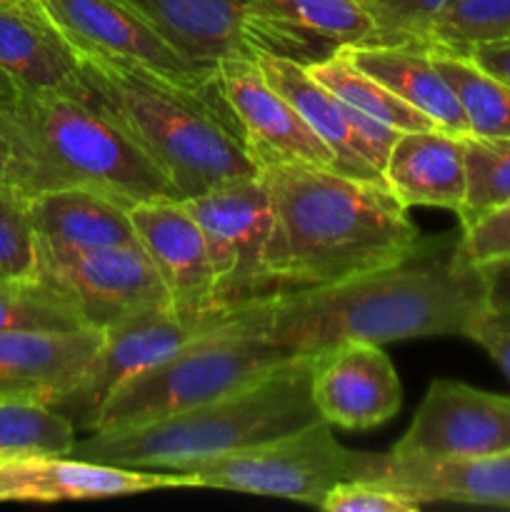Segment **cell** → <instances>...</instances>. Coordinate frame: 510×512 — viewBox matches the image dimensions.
<instances>
[{
	"mask_svg": "<svg viewBox=\"0 0 510 512\" xmlns=\"http://www.w3.org/2000/svg\"><path fill=\"white\" fill-rule=\"evenodd\" d=\"M5 460H8V458H5V455H0V475H3V465H5Z\"/></svg>",
	"mask_w": 510,
	"mask_h": 512,
	"instance_id": "60d3db41",
	"label": "cell"
},
{
	"mask_svg": "<svg viewBox=\"0 0 510 512\" xmlns=\"http://www.w3.org/2000/svg\"><path fill=\"white\" fill-rule=\"evenodd\" d=\"M383 178L403 208L435 205L458 213L465 200L463 138L440 128L400 130Z\"/></svg>",
	"mask_w": 510,
	"mask_h": 512,
	"instance_id": "603a6c76",
	"label": "cell"
},
{
	"mask_svg": "<svg viewBox=\"0 0 510 512\" xmlns=\"http://www.w3.org/2000/svg\"><path fill=\"white\" fill-rule=\"evenodd\" d=\"M380 460L383 455L343 448L335 440L333 425L315 420L283 438L213 458L188 460L173 470L190 475L198 488L268 495L320 508L335 485L368 480Z\"/></svg>",
	"mask_w": 510,
	"mask_h": 512,
	"instance_id": "52a82bcc",
	"label": "cell"
},
{
	"mask_svg": "<svg viewBox=\"0 0 510 512\" xmlns=\"http://www.w3.org/2000/svg\"><path fill=\"white\" fill-rule=\"evenodd\" d=\"M510 450V398L458 380H433L390 458H480Z\"/></svg>",
	"mask_w": 510,
	"mask_h": 512,
	"instance_id": "8fae6325",
	"label": "cell"
},
{
	"mask_svg": "<svg viewBox=\"0 0 510 512\" xmlns=\"http://www.w3.org/2000/svg\"><path fill=\"white\" fill-rule=\"evenodd\" d=\"M75 425L58 410L40 403L0 398V455H70Z\"/></svg>",
	"mask_w": 510,
	"mask_h": 512,
	"instance_id": "83f0119b",
	"label": "cell"
},
{
	"mask_svg": "<svg viewBox=\"0 0 510 512\" xmlns=\"http://www.w3.org/2000/svg\"><path fill=\"white\" fill-rule=\"evenodd\" d=\"M0 280H38V240L30 198L8 183H0Z\"/></svg>",
	"mask_w": 510,
	"mask_h": 512,
	"instance_id": "1f68e13d",
	"label": "cell"
},
{
	"mask_svg": "<svg viewBox=\"0 0 510 512\" xmlns=\"http://www.w3.org/2000/svg\"><path fill=\"white\" fill-rule=\"evenodd\" d=\"M5 183L35 198L60 188H90L118 203L180 200L168 175L123 125L83 95H18L0 115Z\"/></svg>",
	"mask_w": 510,
	"mask_h": 512,
	"instance_id": "277c9868",
	"label": "cell"
},
{
	"mask_svg": "<svg viewBox=\"0 0 510 512\" xmlns=\"http://www.w3.org/2000/svg\"><path fill=\"white\" fill-rule=\"evenodd\" d=\"M483 308V273L463 258L460 235L420 240L398 263L338 283L260 298L265 338L283 355H315L343 340L465 335Z\"/></svg>",
	"mask_w": 510,
	"mask_h": 512,
	"instance_id": "6da1fadb",
	"label": "cell"
},
{
	"mask_svg": "<svg viewBox=\"0 0 510 512\" xmlns=\"http://www.w3.org/2000/svg\"><path fill=\"white\" fill-rule=\"evenodd\" d=\"M163 488H198V483L178 470L123 468L73 455L8 458L0 475V500L28 503L120 498Z\"/></svg>",
	"mask_w": 510,
	"mask_h": 512,
	"instance_id": "e0dca14e",
	"label": "cell"
},
{
	"mask_svg": "<svg viewBox=\"0 0 510 512\" xmlns=\"http://www.w3.org/2000/svg\"><path fill=\"white\" fill-rule=\"evenodd\" d=\"M310 390L320 418L345 430L375 428L403 405L393 363L368 340H343L318 353Z\"/></svg>",
	"mask_w": 510,
	"mask_h": 512,
	"instance_id": "2e32d148",
	"label": "cell"
},
{
	"mask_svg": "<svg viewBox=\"0 0 510 512\" xmlns=\"http://www.w3.org/2000/svg\"><path fill=\"white\" fill-rule=\"evenodd\" d=\"M465 338L478 343L510 380V308H488L485 305L470 323Z\"/></svg>",
	"mask_w": 510,
	"mask_h": 512,
	"instance_id": "d590c367",
	"label": "cell"
},
{
	"mask_svg": "<svg viewBox=\"0 0 510 512\" xmlns=\"http://www.w3.org/2000/svg\"><path fill=\"white\" fill-rule=\"evenodd\" d=\"M315 355H290L263 378L235 393L135 428L98 430L75 440L73 458L123 468L173 470L188 460L213 458L268 443L323 420L313 403Z\"/></svg>",
	"mask_w": 510,
	"mask_h": 512,
	"instance_id": "5b68a950",
	"label": "cell"
},
{
	"mask_svg": "<svg viewBox=\"0 0 510 512\" xmlns=\"http://www.w3.org/2000/svg\"><path fill=\"white\" fill-rule=\"evenodd\" d=\"M460 253L468 263L483 265L510 255V203L490 210L460 230Z\"/></svg>",
	"mask_w": 510,
	"mask_h": 512,
	"instance_id": "e575fe53",
	"label": "cell"
},
{
	"mask_svg": "<svg viewBox=\"0 0 510 512\" xmlns=\"http://www.w3.org/2000/svg\"><path fill=\"white\" fill-rule=\"evenodd\" d=\"M0 70L20 95H83V58L38 0H0Z\"/></svg>",
	"mask_w": 510,
	"mask_h": 512,
	"instance_id": "d6986e66",
	"label": "cell"
},
{
	"mask_svg": "<svg viewBox=\"0 0 510 512\" xmlns=\"http://www.w3.org/2000/svg\"><path fill=\"white\" fill-rule=\"evenodd\" d=\"M273 225L263 265L273 290L328 285L398 263L420 243L388 185L308 163L260 168Z\"/></svg>",
	"mask_w": 510,
	"mask_h": 512,
	"instance_id": "7a4b0ae2",
	"label": "cell"
},
{
	"mask_svg": "<svg viewBox=\"0 0 510 512\" xmlns=\"http://www.w3.org/2000/svg\"><path fill=\"white\" fill-rule=\"evenodd\" d=\"M345 53L363 73L420 110L435 128L458 138L470 135L463 108L435 65L430 45H350Z\"/></svg>",
	"mask_w": 510,
	"mask_h": 512,
	"instance_id": "d4e9b609",
	"label": "cell"
},
{
	"mask_svg": "<svg viewBox=\"0 0 510 512\" xmlns=\"http://www.w3.org/2000/svg\"><path fill=\"white\" fill-rule=\"evenodd\" d=\"M508 38L510 0H458L440 13L428 30V45L455 53Z\"/></svg>",
	"mask_w": 510,
	"mask_h": 512,
	"instance_id": "f546056e",
	"label": "cell"
},
{
	"mask_svg": "<svg viewBox=\"0 0 510 512\" xmlns=\"http://www.w3.org/2000/svg\"><path fill=\"white\" fill-rule=\"evenodd\" d=\"M38 283L68 300L85 325L100 330L135 310L170 308L168 290L140 243L38 255Z\"/></svg>",
	"mask_w": 510,
	"mask_h": 512,
	"instance_id": "9c48e42d",
	"label": "cell"
},
{
	"mask_svg": "<svg viewBox=\"0 0 510 512\" xmlns=\"http://www.w3.org/2000/svg\"><path fill=\"white\" fill-rule=\"evenodd\" d=\"M245 40L255 55L310 68L340 48L383 45L378 23L360 0H253Z\"/></svg>",
	"mask_w": 510,
	"mask_h": 512,
	"instance_id": "7c38bea8",
	"label": "cell"
},
{
	"mask_svg": "<svg viewBox=\"0 0 510 512\" xmlns=\"http://www.w3.org/2000/svg\"><path fill=\"white\" fill-rule=\"evenodd\" d=\"M183 203L203 230L215 278V313L230 315L275 293L263 265L273 210L260 175L225 180Z\"/></svg>",
	"mask_w": 510,
	"mask_h": 512,
	"instance_id": "ba28073f",
	"label": "cell"
},
{
	"mask_svg": "<svg viewBox=\"0 0 510 512\" xmlns=\"http://www.w3.org/2000/svg\"><path fill=\"white\" fill-rule=\"evenodd\" d=\"M0 183H5V158H3V150H0Z\"/></svg>",
	"mask_w": 510,
	"mask_h": 512,
	"instance_id": "ab89813d",
	"label": "cell"
},
{
	"mask_svg": "<svg viewBox=\"0 0 510 512\" xmlns=\"http://www.w3.org/2000/svg\"><path fill=\"white\" fill-rule=\"evenodd\" d=\"M135 233L158 270L175 318L200 330L223 315L215 313V278L198 220L183 200H153L130 208Z\"/></svg>",
	"mask_w": 510,
	"mask_h": 512,
	"instance_id": "5bb4252c",
	"label": "cell"
},
{
	"mask_svg": "<svg viewBox=\"0 0 510 512\" xmlns=\"http://www.w3.org/2000/svg\"><path fill=\"white\" fill-rule=\"evenodd\" d=\"M83 83L85 98L123 125L180 200L225 180L260 175L220 80L193 90L123 60L83 55Z\"/></svg>",
	"mask_w": 510,
	"mask_h": 512,
	"instance_id": "3957f363",
	"label": "cell"
},
{
	"mask_svg": "<svg viewBox=\"0 0 510 512\" xmlns=\"http://www.w3.org/2000/svg\"><path fill=\"white\" fill-rule=\"evenodd\" d=\"M38 255H75L138 245L128 205L90 188H60L30 198Z\"/></svg>",
	"mask_w": 510,
	"mask_h": 512,
	"instance_id": "44dd1931",
	"label": "cell"
},
{
	"mask_svg": "<svg viewBox=\"0 0 510 512\" xmlns=\"http://www.w3.org/2000/svg\"><path fill=\"white\" fill-rule=\"evenodd\" d=\"M265 338L260 300L205 325L170 358L115 390L90 433L135 428L218 400L245 388L283 363Z\"/></svg>",
	"mask_w": 510,
	"mask_h": 512,
	"instance_id": "8992f818",
	"label": "cell"
},
{
	"mask_svg": "<svg viewBox=\"0 0 510 512\" xmlns=\"http://www.w3.org/2000/svg\"><path fill=\"white\" fill-rule=\"evenodd\" d=\"M308 70L318 83H323L330 93L338 95V98L343 100V103H348L350 108L360 110V113L370 115V118L380 120V123L390 125V128H435L420 110H415L413 105H408L405 100H400L398 95L390 93V90L385 88V85H380L378 80L370 78L368 73H363V70L348 58L345 48H340L338 53L330 55L323 63L310 65Z\"/></svg>",
	"mask_w": 510,
	"mask_h": 512,
	"instance_id": "4316f807",
	"label": "cell"
},
{
	"mask_svg": "<svg viewBox=\"0 0 510 512\" xmlns=\"http://www.w3.org/2000/svg\"><path fill=\"white\" fill-rule=\"evenodd\" d=\"M68 43L83 55L123 60L175 85L205 90L218 70H205L175 53L123 0H38Z\"/></svg>",
	"mask_w": 510,
	"mask_h": 512,
	"instance_id": "30bf717a",
	"label": "cell"
},
{
	"mask_svg": "<svg viewBox=\"0 0 510 512\" xmlns=\"http://www.w3.org/2000/svg\"><path fill=\"white\" fill-rule=\"evenodd\" d=\"M435 65L453 88L470 135L510 138V85L490 75L465 53L430 45Z\"/></svg>",
	"mask_w": 510,
	"mask_h": 512,
	"instance_id": "484cf974",
	"label": "cell"
},
{
	"mask_svg": "<svg viewBox=\"0 0 510 512\" xmlns=\"http://www.w3.org/2000/svg\"><path fill=\"white\" fill-rule=\"evenodd\" d=\"M255 60L268 83L290 100L305 123L333 150L335 173L385 185L383 163L373 153V148L360 138L358 130L350 125L345 103L338 95L330 93L323 83L310 75L308 68L293 60L273 58V55H255Z\"/></svg>",
	"mask_w": 510,
	"mask_h": 512,
	"instance_id": "cb8c5ba5",
	"label": "cell"
},
{
	"mask_svg": "<svg viewBox=\"0 0 510 512\" xmlns=\"http://www.w3.org/2000/svg\"><path fill=\"white\" fill-rule=\"evenodd\" d=\"M485 280V305L510 308V255L480 265Z\"/></svg>",
	"mask_w": 510,
	"mask_h": 512,
	"instance_id": "74e56055",
	"label": "cell"
},
{
	"mask_svg": "<svg viewBox=\"0 0 510 512\" xmlns=\"http://www.w3.org/2000/svg\"><path fill=\"white\" fill-rule=\"evenodd\" d=\"M378 23L383 45H428V30L458 0H360Z\"/></svg>",
	"mask_w": 510,
	"mask_h": 512,
	"instance_id": "d6a6232c",
	"label": "cell"
},
{
	"mask_svg": "<svg viewBox=\"0 0 510 512\" xmlns=\"http://www.w3.org/2000/svg\"><path fill=\"white\" fill-rule=\"evenodd\" d=\"M368 480L420 503H468L510 510V450L480 458L400 460L383 455Z\"/></svg>",
	"mask_w": 510,
	"mask_h": 512,
	"instance_id": "7402d4cb",
	"label": "cell"
},
{
	"mask_svg": "<svg viewBox=\"0 0 510 512\" xmlns=\"http://www.w3.org/2000/svg\"><path fill=\"white\" fill-rule=\"evenodd\" d=\"M218 80L243 128L258 168L273 163H308L335 170V153L310 128L283 93L268 83L255 58H225Z\"/></svg>",
	"mask_w": 510,
	"mask_h": 512,
	"instance_id": "9a60e30c",
	"label": "cell"
},
{
	"mask_svg": "<svg viewBox=\"0 0 510 512\" xmlns=\"http://www.w3.org/2000/svg\"><path fill=\"white\" fill-rule=\"evenodd\" d=\"M175 53L205 70L225 58H255L245 40L253 0H123Z\"/></svg>",
	"mask_w": 510,
	"mask_h": 512,
	"instance_id": "ffe728a7",
	"label": "cell"
},
{
	"mask_svg": "<svg viewBox=\"0 0 510 512\" xmlns=\"http://www.w3.org/2000/svg\"><path fill=\"white\" fill-rule=\"evenodd\" d=\"M465 200L458 210L460 228H468L490 210L510 203V138L463 135Z\"/></svg>",
	"mask_w": 510,
	"mask_h": 512,
	"instance_id": "f1b7e54d",
	"label": "cell"
},
{
	"mask_svg": "<svg viewBox=\"0 0 510 512\" xmlns=\"http://www.w3.org/2000/svg\"><path fill=\"white\" fill-rule=\"evenodd\" d=\"M425 503L398 493L378 480H345L325 495L320 508L330 512H418Z\"/></svg>",
	"mask_w": 510,
	"mask_h": 512,
	"instance_id": "836d02e7",
	"label": "cell"
},
{
	"mask_svg": "<svg viewBox=\"0 0 510 512\" xmlns=\"http://www.w3.org/2000/svg\"><path fill=\"white\" fill-rule=\"evenodd\" d=\"M203 330V328H200ZM198 330H190L170 308H143L103 328V343L90 358L83 378L53 405L75 428L93 430L110 395L143 370L163 363Z\"/></svg>",
	"mask_w": 510,
	"mask_h": 512,
	"instance_id": "4fadbf2b",
	"label": "cell"
},
{
	"mask_svg": "<svg viewBox=\"0 0 510 512\" xmlns=\"http://www.w3.org/2000/svg\"><path fill=\"white\" fill-rule=\"evenodd\" d=\"M83 318L43 283L0 280V330H78Z\"/></svg>",
	"mask_w": 510,
	"mask_h": 512,
	"instance_id": "4dcf8cb0",
	"label": "cell"
},
{
	"mask_svg": "<svg viewBox=\"0 0 510 512\" xmlns=\"http://www.w3.org/2000/svg\"><path fill=\"white\" fill-rule=\"evenodd\" d=\"M465 55L483 70H488L490 75L510 85V38L493 40V43H478L465 50Z\"/></svg>",
	"mask_w": 510,
	"mask_h": 512,
	"instance_id": "8d00e7d4",
	"label": "cell"
},
{
	"mask_svg": "<svg viewBox=\"0 0 510 512\" xmlns=\"http://www.w3.org/2000/svg\"><path fill=\"white\" fill-rule=\"evenodd\" d=\"M18 88L13 85V80L8 78V75L0 70V115L5 113V110H10L15 105V100H18Z\"/></svg>",
	"mask_w": 510,
	"mask_h": 512,
	"instance_id": "f35d334b",
	"label": "cell"
},
{
	"mask_svg": "<svg viewBox=\"0 0 510 512\" xmlns=\"http://www.w3.org/2000/svg\"><path fill=\"white\" fill-rule=\"evenodd\" d=\"M103 330H0V398L53 408L83 378Z\"/></svg>",
	"mask_w": 510,
	"mask_h": 512,
	"instance_id": "ac0fdd59",
	"label": "cell"
}]
</instances>
